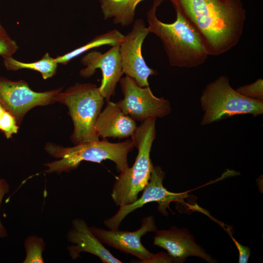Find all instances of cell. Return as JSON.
I'll return each instance as SVG.
<instances>
[{
	"label": "cell",
	"instance_id": "obj_1",
	"mask_svg": "<svg viewBox=\"0 0 263 263\" xmlns=\"http://www.w3.org/2000/svg\"><path fill=\"white\" fill-rule=\"evenodd\" d=\"M199 35L207 55L219 56L239 42L246 20L241 0H169Z\"/></svg>",
	"mask_w": 263,
	"mask_h": 263
},
{
	"label": "cell",
	"instance_id": "obj_2",
	"mask_svg": "<svg viewBox=\"0 0 263 263\" xmlns=\"http://www.w3.org/2000/svg\"><path fill=\"white\" fill-rule=\"evenodd\" d=\"M164 0H153L147 12L150 33L162 41L171 66L191 68L202 65L208 55L199 35L180 13L175 10L176 20L171 23L157 18V7Z\"/></svg>",
	"mask_w": 263,
	"mask_h": 263
},
{
	"label": "cell",
	"instance_id": "obj_3",
	"mask_svg": "<svg viewBox=\"0 0 263 263\" xmlns=\"http://www.w3.org/2000/svg\"><path fill=\"white\" fill-rule=\"evenodd\" d=\"M134 147L131 139L112 143L103 139L80 143L71 147L48 143L45 150L57 160L45 164L48 168L44 172L59 174L76 169L83 161L100 163L110 160L115 164L117 171L121 172L129 167L128 156Z\"/></svg>",
	"mask_w": 263,
	"mask_h": 263
},
{
	"label": "cell",
	"instance_id": "obj_4",
	"mask_svg": "<svg viewBox=\"0 0 263 263\" xmlns=\"http://www.w3.org/2000/svg\"><path fill=\"white\" fill-rule=\"evenodd\" d=\"M156 119L150 117L142 122L131 136L138 154L132 166L120 172L113 186L111 196L117 206L133 203L149 183L154 167L150 153L156 137Z\"/></svg>",
	"mask_w": 263,
	"mask_h": 263
},
{
	"label": "cell",
	"instance_id": "obj_5",
	"mask_svg": "<svg viewBox=\"0 0 263 263\" xmlns=\"http://www.w3.org/2000/svg\"><path fill=\"white\" fill-rule=\"evenodd\" d=\"M56 102L68 108L74 127L71 139L75 145L99 140L95 124L105 99L99 87L91 83H76L59 92Z\"/></svg>",
	"mask_w": 263,
	"mask_h": 263
},
{
	"label": "cell",
	"instance_id": "obj_6",
	"mask_svg": "<svg viewBox=\"0 0 263 263\" xmlns=\"http://www.w3.org/2000/svg\"><path fill=\"white\" fill-rule=\"evenodd\" d=\"M200 102L204 113L201 120L203 126L236 115L247 114L256 117L263 113V101L240 94L225 75L220 76L206 86Z\"/></svg>",
	"mask_w": 263,
	"mask_h": 263
},
{
	"label": "cell",
	"instance_id": "obj_7",
	"mask_svg": "<svg viewBox=\"0 0 263 263\" xmlns=\"http://www.w3.org/2000/svg\"><path fill=\"white\" fill-rule=\"evenodd\" d=\"M119 82L123 98L117 104L124 113L135 121L143 122L150 117L163 118L171 112L169 101L157 97L149 86H139L132 78L122 77Z\"/></svg>",
	"mask_w": 263,
	"mask_h": 263
},
{
	"label": "cell",
	"instance_id": "obj_8",
	"mask_svg": "<svg viewBox=\"0 0 263 263\" xmlns=\"http://www.w3.org/2000/svg\"><path fill=\"white\" fill-rule=\"evenodd\" d=\"M62 88L42 92L32 90L26 81H12L0 76V104L15 118L20 125L31 109L56 102Z\"/></svg>",
	"mask_w": 263,
	"mask_h": 263
},
{
	"label": "cell",
	"instance_id": "obj_9",
	"mask_svg": "<svg viewBox=\"0 0 263 263\" xmlns=\"http://www.w3.org/2000/svg\"><path fill=\"white\" fill-rule=\"evenodd\" d=\"M165 177V173L162 168L154 166L149 183L143 190L141 197L130 205L120 207L115 214L104 221L105 225L109 229H118L120 224L128 214L148 203H157L158 211L166 216L168 215L167 209H170V203L176 202L186 205L184 199L188 196V193L168 191L163 185Z\"/></svg>",
	"mask_w": 263,
	"mask_h": 263
},
{
	"label": "cell",
	"instance_id": "obj_10",
	"mask_svg": "<svg viewBox=\"0 0 263 263\" xmlns=\"http://www.w3.org/2000/svg\"><path fill=\"white\" fill-rule=\"evenodd\" d=\"M149 33L144 20L137 19L131 31L124 35L119 44L123 74L132 78L141 87L149 86V77L158 74L156 70L147 65L142 54L143 43Z\"/></svg>",
	"mask_w": 263,
	"mask_h": 263
},
{
	"label": "cell",
	"instance_id": "obj_11",
	"mask_svg": "<svg viewBox=\"0 0 263 263\" xmlns=\"http://www.w3.org/2000/svg\"><path fill=\"white\" fill-rule=\"evenodd\" d=\"M80 61L86 66L79 72L82 77L92 76L97 69L101 71L102 78L99 91L105 100L109 101L111 97L115 95L117 84L123 75L119 44L112 46L104 53L97 51L89 52L81 58Z\"/></svg>",
	"mask_w": 263,
	"mask_h": 263
},
{
	"label": "cell",
	"instance_id": "obj_12",
	"mask_svg": "<svg viewBox=\"0 0 263 263\" xmlns=\"http://www.w3.org/2000/svg\"><path fill=\"white\" fill-rule=\"evenodd\" d=\"M90 228L102 244L136 256L140 260V263H146L153 255L141 242V237L147 232L157 230L153 216L142 218L140 228L133 232L118 229L107 230L94 226Z\"/></svg>",
	"mask_w": 263,
	"mask_h": 263
},
{
	"label": "cell",
	"instance_id": "obj_13",
	"mask_svg": "<svg viewBox=\"0 0 263 263\" xmlns=\"http://www.w3.org/2000/svg\"><path fill=\"white\" fill-rule=\"evenodd\" d=\"M155 245L166 249L176 263H182L187 257L196 256L212 263L215 261L196 244L193 236L185 228L175 226L169 230H156L153 237Z\"/></svg>",
	"mask_w": 263,
	"mask_h": 263
},
{
	"label": "cell",
	"instance_id": "obj_14",
	"mask_svg": "<svg viewBox=\"0 0 263 263\" xmlns=\"http://www.w3.org/2000/svg\"><path fill=\"white\" fill-rule=\"evenodd\" d=\"M67 238L73 244L68 247L69 255L73 260L80 257V254L85 252L97 256L103 263H122L104 247L81 218L73 220L72 226L68 232Z\"/></svg>",
	"mask_w": 263,
	"mask_h": 263
},
{
	"label": "cell",
	"instance_id": "obj_15",
	"mask_svg": "<svg viewBox=\"0 0 263 263\" xmlns=\"http://www.w3.org/2000/svg\"><path fill=\"white\" fill-rule=\"evenodd\" d=\"M137 127L136 121L124 113L117 102L110 100L100 113L95 124L97 134L103 139L131 137Z\"/></svg>",
	"mask_w": 263,
	"mask_h": 263
},
{
	"label": "cell",
	"instance_id": "obj_16",
	"mask_svg": "<svg viewBox=\"0 0 263 263\" xmlns=\"http://www.w3.org/2000/svg\"><path fill=\"white\" fill-rule=\"evenodd\" d=\"M144 0H99L104 19H113V23L126 27L133 21L137 5Z\"/></svg>",
	"mask_w": 263,
	"mask_h": 263
},
{
	"label": "cell",
	"instance_id": "obj_17",
	"mask_svg": "<svg viewBox=\"0 0 263 263\" xmlns=\"http://www.w3.org/2000/svg\"><path fill=\"white\" fill-rule=\"evenodd\" d=\"M124 35L116 29L110 30L95 37L85 44L63 55L57 56L55 59L58 64L66 65L71 60L83 53L94 48L104 45L112 46L120 43Z\"/></svg>",
	"mask_w": 263,
	"mask_h": 263
},
{
	"label": "cell",
	"instance_id": "obj_18",
	"mask_svg": "<svg viewBox=\"0 0 263 263\" xmlns=\"http://www.w3.org/2000/svg\"><path fill=\"white\" fill-rule=\"evenodd\" d=\"M3 58V65L7 70L17 71L25 69L35 70L40 73L44 79L52 77L57 71L58 63L55 58L52 57L48 53H45L40 59L33 62H21L13 56Z\"/></svg>",
	"mask_w": 263,
	"mask_h": 263
},
{
	"label": "cell",
	"instance_id": "obj_19",
	"mask_svg": "<svg viewBox=\"0 0 263 263\" xmlns=\"http://www.w3.org/2000/svg\"><path fill=\"white\" fill-rule=\"evenodd\" d=\"M24 246L26 254L23 263L44 262L42 252L45 249V243L42 238L36 235L29 236L26 239Z\"/></svg>",
	"mask_w": 263,
	"mask_h": 263
},
{
	"label": "cell",
	"instance_id": "obj_20",
	"mask_svg": "<svg viewBox=\"0 0 263 263\" xmlns=\"http://www.w3.org/2000/svg\"><path fill=\"white\" fill-rule=\"evenodd\" d=\"M19 49L17 42L8 35L0 22V56H12Z\"/></svg>",
	"mask_w": 263,
	"mask_h": 263
},
{
	"label": "cell",
	"instance_id": "obj_21",
	"mask_svg": "<svg viewBox=\"0 0 263 263\" xmlns=\"http://www.w3.org/2000/svg\"><path fill=\"white\" fill-rule=\"evenodd\" d=\"M236 90L246 97L263 101V80L262 78L252 83L240 86Z\"/></svg>",
	"mask_w": 263,
	"mask_h": 263
},
{
	"label": "cell",
	"instance_id": "obj_22",
	"mask_svg": "<svg viewBox=\"0 0 263 263\" xmlns=\"http://www.w3.org/2000/svg\"><path fill=\"white\" fill-rule=\"evenodd\" d=\"M19 126L15 117L4 110L0 118V130L6 138L9 139L18 132Z\"/></svg>",
	"mask_w": 263,
	"mask_h": 263
},
{
	"label": "cell",
	"instance_id": "obj_23",
	"mask_svg": "<svg viewBox=\"0 0 263 263\" xmlns=\"http://www.w3.org/2000/svg\"><path fill=\"white\" fill-rule=\"evenodd\" d=\"M231 238L235 244L239 253V263H247L248 258L250 255V249L247 246L243 245L238 242L231 235Z\"/></svg>",
	"mask_w": 263,
	"mask_h": 263
},
{
	"label": "cell",
	"instance_id": "obj_24",
	"mask_svg": "<svg viewBox=\"0 0 263 263\" xmlns=\"http://www.w3.org/2000/svg\"><path fill=\"white\" fill-rule=\"evenodd\" d=\"M9 189V186L5 180L0 179V205L4 195L7 193ZM7 236V232L2 225L0 220V237H4Z\"/></svg>",
	"mask_w": 263,
	"mask_h": 263
},
{
	"label": "cell",
	"instance_id": "obj_25",
	"mask_svg": "<svg viewBox=\"0 0 263 263\" xmlns=\"http://www.w3.org/2000/svg\"><path fill=\"white\" fill-rule=\"evenodd\" d=\"M176 263L175 261L168 253L163 252L153 254L151 258L149 259L146 263Z\"/></svg>",
	"mask_w": 263,
	"mask_h": 263
},
{
	"label": "cell",
	"instance_id": "obj_26",
	"mask_svg": "<svg viewBox=\"0 0 263 263\" xmlns=\"http://www.w3.org/2000/svg\"><path fill=\"white\" fill-rule=\"evenodd\" d=\"M4 110L5 109L3 108V107L0 104V118Z\"/></svg>",
	"mask_w": 263,
	"mask_h": 263
}]
</instances>
